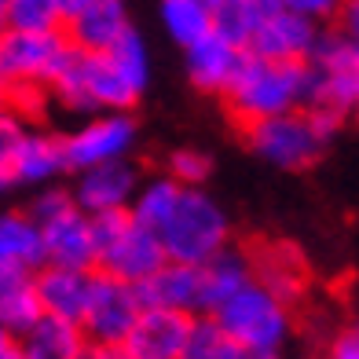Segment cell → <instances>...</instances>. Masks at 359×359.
<instances>
[{
	"mask_svg": "<svg viewBox=\"0 0 359 359\" xmlns=\"http://www.w3.org/2000/svg\"><path fill=\"white\" fill-rule=\"evenodd\" d=\"M304 95V62H279L242 52L235 77L220 92V103L238 128L257 125L275 114L297 110Z\"/></svg>",
	"mask_w": 359,
	"mask_h": 359,
	"instance_id": "6da1fadb",
	"label": "cell"
},
{
	"mask_svg": "<svg viewBox=\"0 0 359 359\" xmlns=\"http://www.w3.org/2000/svg\"><path fill=\"white\" fill-rule=\"evenodd\" d=\"M337 128H341V118H334V114L297 107V110L275 114V118H264L257 125H246L242 136L271 165L308 169L326 154V147L337 136Z\"/></svg>",
	"mask_w": 359,
	"mask_h": 359,
	"instance_id": "7a4b0ae2",
	"label": "cell"
},
{
	"mask_svg": "<svg viewBox=\"0 0 359 359\" xmlns=\"http://www.w3.org/2000/svg\"><path fill=\"white\" fill-rule=\"evenodd\" d=\"M165 260L176 264H205L224 246H231V220L224 205L202 187H184L180 202L169 213L165 227L158 231Z\"/></svg>",
	"mask_w": 359,
	"mask_h": 359,
	"instance_id": "3957f363",
	"label": "cell"
},
{
	"mask_svg": "<svg viewBox=\"0 0 359 359\" xmlns=\"http://www.w3.org/2000/svg\"><path fill=\"white\" fill-rule=\"evenodd\" d=\"M92 238H95V271H107L121 283L140 286L165 264V250H161L158 235L140 227L128 217V209L95 213Z\"/></svg>",
	"mask_w": 359,
	"mask_h": 359,
	"instance_id": "277c9868",
	"label": "cell"
},
{
	"mask_svg": "<svg viewBox=\"0 0 359 359\" xmlns=\"http://www.w3.org/2000/svg\"><path fill=\"white\" fill-rule=\"evenodd\" d=\"M213 319L220 323V330L250 348H271L283 352V345L293 334V312L283 297H275L268 286H260L257 279L250 286H242L231 301H224Z\"/></svg>",
	"mask_w": 359,
	"mask_h": 359,
	"instance_id": "5b68a950",
	"label": "cell"
},
{
	"mask_svg": "<svg viewBox=\"0 0 359 359\" xmlns=\"http://www.w3.org/2000/svg\"><path fill=\"white\" fill-rule=\"evenodd\" d=\"M74 44L62 29H4L0 34V85H52Z\"/></svg>",
	"mask_w": 359,
	"mask_h": 359,
	"instance_id": "8992f818",
	"label": "cell"
},
{
	"mask_svg": "<svg viewBox=\"0 0 359 359\" xmlns=\"http://www.w3.org/2000/svg\"><path fill=\"white\" fill-rule=\"evenodd\" d=\"M140 140V125L133 110H100L88 114L74 133L62 136V154H67V172H81L103 161L128 158Z\"/></svg>",
	"mask_w": 359,
	"mask_h": 359,
	"instance_id": "52a82bcc",
	"label": "cell"
},
{
	"mask_svg": "<svg viewBox=\"0 0 359 359\" xmlns=\"http://www.w3.org/2000/svg\"><path fill=\"white\" fill-rule=\"evenodd\" d=\"M140 290L133 283H121L107 271L92 268L88 279V301L81 308V330L92 345H121L133 319L140 316Z\"/></svg>",
	"mask_w": 359,
	"mask_h": 359,
	"instance_id": "ba28073f",
	"label": "cell"
},
{
	"mask_svg": "<svg viewBox=\"0 0 359 359\" xmlns=\"http://www.w3.org/2000/svg\"><path fill=\"white\" fill-rule=\"evenodd\" d=\"M140 165L133 158H118V161H103V165H92V169H81L74 172V202L81 213H118V209H128L133 194L140 187Z\"/></svg>",
	"mask_w": 359,
	"mask_h": 359,
	"instance_id": "9c48e42d",
	"label": "cell"
},
{
	"mask_svg": "<svg viewBox=\"0 0 359 359\" xmlns=\"http://www.w3.org/2000/svg\"><path fill=\"white\" fill-rule=\"evenodd\" d=\"M191 319L194 316L176 312V308L143 304L128 326L121 348L128 352V359H184Z\"/></svg>",
	"mask_w": 359,
	"mask_h": 359,
	"instance_id": "30bf717a",
	"label": "cell"
},
{
	"mask_svg": "<svg viewBox=\"0 0 359 359\" xmlns=\"http://www.w3.org/2000/svg\"><path fill=\"white\" fill-rule=\"evenodd\" d=\"M37 227H41L44 264L81 268V271L95 268V238H92V217L88 213H81L77 205H70L59 217L44 220Z\"/></svg>",
	"mask_w": 359,
	"mask_h": 359,
	"instance_id": "8fae6325",
	"label": "cell"
},
{
	"mask_svg": "<svg viewBox=\"0 0 359 359\" xmlns=\"http://www.w3.org/2000/svg\"><path fill=\"white\" fill-rule=\"evenodd\" d=\"M319 29L323 26L308 22L301 15L283 8V11H275L271 19L253 26V34L246 41V52H253L260 59H279V62H304L316 48Z\"/></svg>",
	"mask_w": 359,
	"mask_h": 359,
	"instance_id": "7c38bea8",
	"label": "cell"
},
{
	"mask_svg": "<svg viewBox=\"0 0 359 359\" xmlns=\"http://www.w3.org/2000/svg\"><path fill=\"white\" fill-rule=\"evenodd\" d=\"M133 26L125 0H88L81 11H74L62 22V34L77 52H107L118 44V37Z\"/></svg>",
	"mask_w": 359,
	"mask_h": 359,
	"instance_id": "4fadbf2b",
	"label": "cell"
},
{
	"mask_svg": "<svg viewBox=\"0 0 359 359\" xmlns=\"http://www.w3.org/2000/svg\"><path fill=\"white\" fill-rule=\"evenodd\" d=\"M242 52H246V48L231 44L220 34H205L194 44H187L184 48V62H187L191 85L198 92H205V95H220L227 88V81L235 77L238 62H242Z\"/></svg>",
	"mask_w": 359,
	"mask_h": 359,
	"instance_id": "5bb4252c",
	"label": "cell"
},
{
	"mask_svg": "<svg viewBox=\"0 0 359 359\" xmlns=\"http://www.w3.org/2000/svg\"><path fill=\"white\" fill-rule=\"evenodd\" d=\"M11 176L15 187L26 184H55L59 176H67V154H62V136L48 133V128H26V136L19 143V151L11 158Z\"/></svg>",
	"mask_w": 359,
	"mask_h": 359,
	"instance_id": "9a60e30c",
	"label": "cell"
},
{
	"mask_svg": "<svg viewBox=\"0 0 359 359\" xmlns=\"http://www.w3.org/2000/svg\"><path fill=\"white\" fill-rule=\"evenodd\" d=\"M253 257V279L260 286H268L275 297H283L286 304H293L308 286V264L297 246L290 242H268V246L250 250Z\"/></svg>",
	"mask_w": 359,
	"mask_h": 359,
	"instance_id": "2e32d148",
	"label": "cell"
},
{
	"mask_svg": "<svg viewBox=\"0 0 359 359\" xmlns=\"http://www.w3.org/2000/svg\"><path fill=\"white\" fill-rule=\"evenodd\" d=\"M92 341L85 337L81 323L41 316L29 330L15 341V352L22 359H88Z\"/></svg>",
	"mask_w": 359,
	"mask_h": 359,
	"instance_id": "e0dca14e",
	"label": "cell"
},
{
	"mask_svg": "<svg viewBox=\"0 0 359 359\" xmlns=\"http://www.w3.org/2000/svg\"><path fill=\"white\" fill-rule=\"evenodd\" d=\"M140 301L158 304V308H176V312L198 316L202 312V275L198 264H176L165 260L151 279L140 283Z\"/></svg>",
	"mask_w": 359,
	"mask_h": 359,
	"instance_id": "ac0fdd59",
	"label": "cell"
},
{
	"mask_svg": "<svg viewBox=\"0 0 359 359\" xmlns=\"http://www.w3.org/2000/svg\"><path fill=\"white\" fill-rule=\"evenodd\" d=\"M198 275H202V312L198 316H213L224 301H231L242 286L253 283V257L250 250L224 246L217 257L198 264Z\"/></svg>",
	"mask_w": 359,
	"mask_h": 359,
	"instance_id": "d6986e66",
	"label": "cell"
},
{
	"mask_svg": "<svg viewBox=\"0 0 359 359\" xmlns=\"http://www.w3.org/2000/svg\"><path fill=\"white\" fill-rule=\"evenodd\" d=\"M88 279H92V271L41 264L34 271V290H37V301L44 308V316L77 323L81 308H85V301H88Z\"/></svg>",
	"mask_w": 359,
	"mask_h": 359,
	"instance_id": "ffe728a7",
	"label": "cell"
},
{
	"mask_svg": "<svg viewBox=\"0 0 359 359\" xmlns=\"http://www.w3.org/2000/svg\"><path fill=\"white\" fill-rule=\"evenodd\" d=\"M180 191H184V184H176L169 172L143 176L136 194H133V202H128V217H133L140 227L158 235L161 227H165L169 213L176 209V202H180Z\"/></svg>",
	"mask_w": 359,
	"mask_h": 359,
	"instance_id": "44dd1931",
	"label": "cell"
},
{
	"mask_svg": "<svg viewBox=\"0 0 359 359\" xmlns=\"http://www.w3.org/2000/svg\"><path fill=\"white\" fill-rule=\"evenodd\" d=\"M0 257L19 264L22 271H37L44 264V250H41V227L26 209H11L0 213Z\"/></svg>",
	"mask_w": 359,
	"mask_h": 359,
	"instance_id": "7402d4cb",
	"label": "cell"
},
{
	"mask_svg": "<svg viewBox=\"0 0 359 359\" xmlns=\"http://www.w3.org/2000/svg\"><path fill=\"white\" fill-rule=\"evenodd\" d=\"M158 15H161V26H165L169 41L180 44V48H187V44H194L198 37L213 34L205 0H161Z\"/></svg>",
	"mask_w": 359,
	"mask_h": 359,
	"instance_id": "603a6c76",
	"label": "cell"
},
{
	"mask_svg": "<svg viewBox=\"0 0 359 359\" xmlns=\"http://www.w3.org/2000/svg\"><path fill=\"white\" fill-rule=\"evenodd\" d=\"M41 316H44V308H41V301H37L34 275H29V279H22L19 286H11L4 297H0V326H4L15 341H19Z\"/></svg>",
	"mask_w": 359,
	"mask_h": 359,
	"instance_id": "cb8c5ba5",
	"label": "cell"
},
{
	"mask_svg": "<svg viewBox=\"0 0 359 359\" xmlns=\"http://www.w3.org/2000/svg\"><path fill=\"white\" fill-rule=\"evenodd\" d=\"M4 22L8 29H62V15L55 0H8Z\"/></svg>",
	"mask_w": 359,
	"mask_h": 359,
	"instance_id": "d4e9b609",
	"label": "cell"
},
{
	"mask_svg": "<svg viewBox=\"0 0 359 359\" xmlns=\"http://www.w3.org/2000/svg\"><path fill=\"white\" fill-rule=\"evenodd\" d=\"M209 4V22H213V34L227 37L231 44L246 48L250 34H253V19L242 8V0H205Z\"/></svg>",
	"mask_w": 359,
	"mask_h": 359,
	"instance_id": "484cf974",
	"label": "cell"
},
{
	"mask_svg": "<svg viewBox=\"0 0 359 359\" xmlns=\"http://www.w3.org/2000/svg\"><path fill=\"white\" fill-rule=\"evenodd\" d=\"M165 172L184 187H202L209 172H213V161H209L205 151H194V147H180L165 158Z\"/></svg>",
	"mask_w": 359,
	"mask_h": 359,
	"instance_id": "4316f807",
	"label": "cell"
},
{
	"mask_svg": "<svg viewBox=\"0 0 359 359\" xmlns=\"http://www.w3.org/2000/svg\"><path fill=\"white\" fill-rule=\"evenodd\" d=\"M8 107L26 118L29 125H37L48 118V107H52V92L44 85H19V88H8Z\"/></svg>",
	"mask_w": 359,
	"mask_h": 359,
	"instance_id": "83f0119b",
	"label": "cell"
},
{
	"mask_svg": "<svg viewBox=\"0 0 359 359\" xmlns=\"http://www.w3.org/2000/svg\"><path fill=\"white\" fill-rule=\"evenodd\" d=\"M70 205H77V202H74V194H70V187H59V184H44V187L37 191V198L29 202V209H26V213L34 217V224H44V220L59 217L62 209H70Z\"/></svg>",
	"mask_w": 359,
	"mask_h": 359,
	"instance_id": "f1b7e54d",
	"label": "cell"
},
{
	"mask_svg": "<svg viewBox=\"0 0 359 359\" xmlns=\"http://www.w3.org/2000/svg\"><path fill=\"white\" fill-rule=\"evenodd\" d=\"M26 128H29V121L19 118L11 107L0 110V169H11V158H15V151H19Z\"/></svg>",
	"mask_w": 359,
	"mask_h": 359,
	"instance_id": "f546056e",
	"label": "cell"
},
{
	"mask_svg": "<svg viewBox=\"0 0 359 359\" xmlns=\"http://www.w3.org/2000/svg\"><path fill=\"white\" fill-rule=\"evenodd\" d=\"M283 8L301 15L308 22H316V26H334L337 11L345 8V0H283Z\"/></svg>",
	"mask_w": 359,
	"mask_h": 359,
	"instance_id": "4dcf8cb0",
	"label": "cell"
},
{
	"mask_svg": "<svg viewBox=\"0 0 359 359\" xmlns=\"http://www.w3.org/2000/svg\"><path fill=\"white\" fill-rule=\"evenodd\" d=\"M326 359H359V326H348L345 334H337Z\"/></svg>",
	"mask_w": 359,
	"mask_h": 359,
	"instance_id": "1f68e13d",
	"label": "cell"
},
{
	"mask_svg": "<svg viewBox=\"0 0 359 359\" xmlns=\"http://www.w3.org/2000/svg\"><path fill=\"white\" fill-rule=\"evenodd\" d=\"M334 26H337L352 44H359V0H345V8L337 11V22H334Z\"/></svg>",
	"mask_w": 359,
	"mask_h": 359,
	"instance_id": "d6a6232c",
	"label": "cell"
},
{
	"mask_svg": "<svg viewBox=\"0 0 359 359\" xmlns=\"http://www.w3.org/2000/svg\"><path fill=\"white\" fill-rule=\"evenodd\" d=\"M220 359H283V352H271V348H250V345H238V341H227V348Z\"/></svg>",
	"mask_w": 359,
	"mask_h": 359,
	"instance_id": "836d02e7",
	"label": "cell"
},
{
	"mask_svg": "<svg viewBox=\"0 0 359 359\" xmlns=\"http://www.w3.org/2000/svg\"><path fill=\"white\" fill-rule=\"evenodd\" d=\"M242 8H246V15H250L253 26H257V22L271 19L275 11H283V0H242Z\"/></svg>",
	"mask_w": 359,
	"mask_h": 359,
	"instance_id": "e575fe53",
	"label": "cell"
},
{
	"mask_svg": "<svg viewBox=\"0 0 359 359\" xmlns=\"http://www.w3.org/2000/svg\"><path fill=\"white\" fill-rule=\"evenodd\" d=\"M29 275H34V271H22L19 264H11V260L0 257V297H4L11 286H19L22 279H29Z\"/></svg>",
	"mask_w": 359,
	"mask_h": 359,
	"instance_id": "d590c367",
	"label": "cell"
},
{
	"mask_svg": "<svg viewBox=\"0 0 359 359\" xmlns=\"http://www.w3.org/2000/svg\"><path fill=\"white\" fill-rule=\"evenodd\" d=\"M88 359H128V352L121 345H92Z\"/></svg>",
	"mask_w": 359,
	"mask_h": 359,
	"instance_id": "8d00e7d4",
	"label": "cell"
},
{
	"mask_svg": "<svg viewBox=\"0 0 359 359\" xmlns=\"http://www.w3.org/2000/svg\"><path fill=\"white\" fill-rule=\"evenodd\" d=\"M85 4H88V0H55V8H59V15H62V22H67L74 11H81Z\"/></svg>",
	"mask_w": 359,
	"mask_h": 359,
	"instance_id": "74e56055",
	"label": "cell"
},
{
	"mask_svg": "<svg viewBox=\"0 0 359 359\" xmlns=\"http://www.w3.org/2000/svg\"><path fill=\"white\" fill-rule=\"evenodd\" d=\"M15 355V337L0 326V359H11Z\"/></svg>",
	"mask_w": 359,
	"mask_h": 359,
	"instance_id": "f35d334b",
	"label": "cell"
},
{
	"mask_svg": "<svg viewBox=\"0 0 359 359\" xmlns=\"http://www.w3.org/2000/svg\"><path fill=\"white\" fill-rule=\"evenodd\" d=\"M4 107H8V88L0 85V110H4Z\"/></svg>",
	"mask_w": 359,
	"mask_h": 359,
	"instance_id": "ab89813d",
	"label": "cell"
},
{
	"mask_svg": "<svg viewBox=\"0 0 359 359\" xmlns=\"http://www.w3.org/2000/svg\"><path fill=\"white\" fill-rule=\"evenodd\" d=\"M4 29H8V22H4V11H0V34H4Z\"/></svg>",
	"mask_w": 359,
	"mask_h": 359,
	"instance_id": "60d3db41",
	"label": "cell"
},
{
	"mask_svg": "<svg viewBox=\"0 0 359 359\" xmlns=\"http://www.w3.org/2000/svg\"><path fill=\"white\" fill-rule=\"evenodd\" d=\"M352 114H355V118H359V95H355V107H352Z\"/></svg>",
	"mask_w": 359,
	"mask_h": 359,
	"instance_id": "b9f144b4",
	"label": "cell"
},
{
	"mask_svg": "<svg viewBox=\"0 0 359 359\" xmlns=\"http://www.w3.org/2000/svg\"><path fill=\"white\" fill-rule=\"evenodd\" d=\"M11 359H22V355H19V352H15V355H11Z\"/></svg>",
	"mask_w": 359,
	"mask_h": 359,
	"instance_id": "7bdbcfd3",
	"label": "cell"
}]
</instances>
